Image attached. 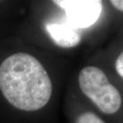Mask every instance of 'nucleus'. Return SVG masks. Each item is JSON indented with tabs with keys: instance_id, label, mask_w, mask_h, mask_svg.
<instances>
[{
	"instance_id": "f03ea898",
	"label": "nucleus",
	"mask_w": 123,
	"mask_h": 123,
	"mask_svg": "<svg viewBox=\"0 0 123 123\" xmlns=\"http://www.w3.org/2000/svg\"><path fill=\"white\" fill-rule=\"evenodd\" d=\"M82 92L99 110L106 114L117 112L122 105V96L105 74L97 66H86L78 74Z\"/></svg>"
},
{
	"instance_id": "39448f33",
	"label": "nucleus",
	"mask_w": 123,
	"mask_h": 123,
	"mask_svg": "<svg viewBox=\"0 0 123 123\" xmlns=\"http://www.w3.org/2000/svg\"><path fill=\"white\" fill-rule=\"evenodd\" d=\"M75 123H105L93 112H85L78 117Z\"/></svg>"
},
{
	"instance_id": "7ed1b4c3",
	"label": "nucleus",
	"mask_w": 123,
	"mask_h": 123,
	"mask_svg": "<svg viewBox=\"0 0 123 123\" xmlns=\"http://www.w3.org/2000/svg\"><path fill=\"white\" fill-rule=\"evenodd\" d=\"M65 12L66 22L76 29L90 27L100 18L103 5L98 0L53 1Z\"/></svg>"
},
{
	"instance_id": "423d86ee",
	"label": "nucleus",
	"mask_w": 123,
	"mask_h": 123,
	"mask_svg": "<svg viewBox=\"0 0 123 123\" xmlns=\"http://www.w3.org/2000/svg\"><path fill=\"white\" fill-rule=\"evenodd\" d=\"M115 70L120 77L123 78V51L115 61Z\"/></svg>"
},
{
	"instance_id": "20e7f679",
	"label": "nucleus",
	"mask_w": 123,
	"mask_h": 123,
	"mask_svg": "<svg viewBox=\"0 0 123 123\" xmlns=\"http://www.w3.org/2000/svg\"><path fill=\"white\" fill-rule=\"evenodd\" d=\"M46 31L56 45L62 48H72L81 43L78 29L73 27L67 22H52L45 26Z\"/></svg>"
},
{
	"instance_id": "0eeeda50",
	"label": "nucleus",
	"mask_w": 123,
	"mask_h": 123,
	"mask_svg": "<svg viewBox=\"0 0 123 123\" xmlns=\"http://www.w3.org/2000/svg\"><path fill=\"white\" fill-rule=\"evenodd\" d=\"M110 3L114 8L118 10L119 11L123 12V0H112L110 1Z\"/></svg>"
},
{
	"instance_id": "f257e3e1",
	"label": "nucleus",
	"mask_w": 123,
	"mask_h": 123,
	"mask_svg": "<svg viewBox=\"0 0 123 123\" xmlns=\"http://www.w3.org/2000/svg\"><path fill=\"white\" fill-rule=\"evenodd\" d=\"M0 90L16 109L35 111L50 101L52 82L37 58L29 54L17 53L0 65Z\"/></svg>"
}]
</instances>
